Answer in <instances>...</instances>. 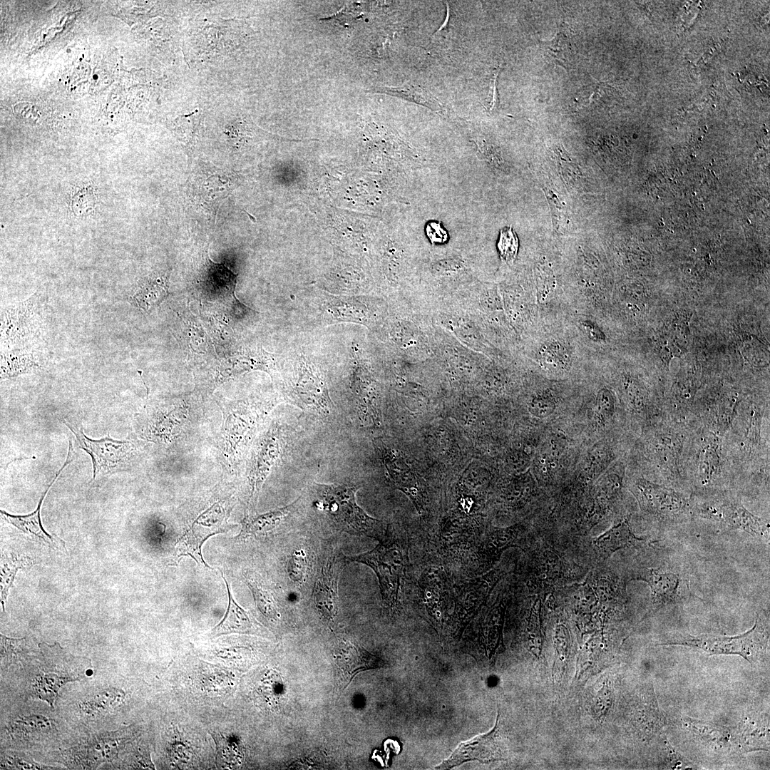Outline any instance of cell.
<instances>
[{
    "instance_id": "35",
    "label": "cell",
    "mask_w": 770,
    "mask_h": 770,
    "mask_svg": "<svg viewBox=\"0 0 770 770\" xmlns=\"http://www.w3.org/2000/svg\"><path fill=\"white\" fill-rule=\"evenodd\" d=\"M544 54L554 63L567 68L571 63L574 51L571 39L563 31H558L554 37L540 41Z\"/></svg>"
},
{
    "instance_id": "34",
    "label": "cell",
    "mask_w": 770,
    "mask_h": 770,
    "mask_svg": "<svg viewBox=\"0 0 770 770\" xmlns=\"http://www.w3.org/2000/svg\"><path fill=\"white\" fill-rule=\"evenodd\" d=\"M1 560V603L3 611L4 612L5 602L9 595V590L13 585L18 570L29 568L36 562L29 556L16 555L14 553H11L9 555H2Z\"/></svg>"
},
{
    "instance_id": "39",
    "label": "cell",
    "mask_w": 770,
    "mask_h": 770,
    "mask_svg": "<svg viewBox=\"0 0 770 770\" xmlns=\"http://www.w3.org/2000/svg\"><path fill=\"white\" fill-rule=\"evenodd\" d=\"M1 669L20 662L26 655V638H11L1 634Z\"/></svg>"
},
{
    "instance_id": "29",
    "label": "cell",
    "mask_w": 770,
    "mask_h": 770,
    "mask_svg": "<svg viewBox=\"0 0 770 770\" xmlns=\"http://www.w3.org/2000/svg\"><path fill=\"white\" fill-rule=\"evenodd\" d=\"M8 734L19 740H31L44 737L56 731L55 721L42 714L20 715L7 727Z\"/></svg>"
},
{
    "instance_id": "48",
    "label": "cell",
    "mask_w": 770,
    "mask_h": 770,
    "mask_svg": "<svg viewBox=\"0 0 770 770\" xmlns=\"http://www.w3.org/2000/svg\"><path fill=\"white\" fill-rule=\"evenodd\" d=\"M607 91V86L604 83H595L590 89L588 96L586 97V100L582 101L581 103V108H591L595 107L600 98L603 96L604 93Z\"/></svg>"
},
{
    "instance_id": "22",
    "label": "cell",
    "mask_w": 770,
    "mask_h": 770,
    "mask_svg": "<svg viewBox=\"0 0 770 770\" xmlns=\"http://www.w3.org/2000/svg\"><path fill=\"white\" fill-rule=\"evenodd\" d=\"M280 453L281 438L279 428L271 427L260 441L255 458L248 513L255 510L262 486L272 467L278 460Z\"/></svg>"
},
{
    "instance_id": "41",
    "label": "cell",
    "mask_w": 770,
    "mask_h": 770,
    "mask_svg": "<svg viewBox=\"0 0 770 770\" xmlns=\"http://www.w3.org/2000/svg\"><path fill=\"white\" fill-rule=\"evenodd\" d=\"M211 735L216 744L217 763L222 767H232L238 764L241 759L240 749L235 743L225 739L222 734L212 732Z\"/></svg>"
},
{
    "instance_id": "12",
    "label": "cell",
    "mask_w": 770,
    "mask_h": 770,
    "mask_svg": "<svg viewBox=\"0 0 770 770\" xmlns=\"http://www.w3.org/2000/svg\"><path fill=\"white\" fill-rule=\"evenodd\" d=\"M125 730L93 734L78 744L65 749L61 758L73 769H93L112 761L129 739Z\"/></svg>"
},
{
    "instance_id": "20",
    "label": "cell",
    "mask_w": 770,
    "mask_h": 770,
    "mask_svg": "<svg viewBox=\"0 0 770 770\" xmlns=\"http://www.w3.org/2000/svg\"><path fill=\"white\" fill-rule=\"evenodd\" d=\"M346 563L344 556L333 557L322 566L312 590L314 605L327 620H333L338 612V580L342 563Z\"/></svg>"
},
{
    "instance_id": "11",
    "label": "cell",
    "mask_w": 770,
    "mask_h": 770,
    "mask_svg": "<svg viewBox=\"0 0 770 770\" xmlns=\"http://www.w3.org/2000/svg\"><path fill=\"white\" fill-rule=\"evenodd\" d=\"M43 323L40 294L6 307L1 316V349H38Z\"/></svg>"
},
{
    "instance_id": "42",
    "label": "cell",
    "mask_w": 770,
    "mask_h": 770,
    "mask_svg": "<svg viewBox=\"0 0 770 770\" xmlns=\"http://www.w3.org/2000/svg\"><path fill=\"white\" fill-rule=\"evenodd\" d=\"M308 568V555L302 548L294 550L287 562V574L289 579L297 585L305 581Z\"/></svg>"
},
{
    "instance_id": "25",
    "label": "cell",
    "mask_w": 770,
    "mask_h": 770,
    "mask_svg": "<svg viewBox=\"0 0 770 770\" xmlns=\"http://www.w3.org/2000/svg\"><path fill=\"white\" fill-rule=\"evenodd\" d=\"M334 658L337 666L349 681L361 670L381 667V662L376 656L344 640L339 642Z\"/></svg>"
},
{
    "instance_id": "46",
    "label": "cell",
    "mask_w": 770,
    "mask_h": 770,
    "mask_svg": "<svg viewBox=\"0 0 770 770\" xmlns=\"http://www.w3.org/2000/svg\"><path fill=\"white\" fill-rule=\"evenodd\" d=\"M663 761L664 766L668 769H698L699 767L692 761L679 754L668 743L664 745Z\"/></svg>"
},
{
    "instance_id": "24",
    "label": "cell",
    "mask_w": 770,
    "mask_h": 770,
    "mask_svg": "<svg viewBox=\"0 0 770 770\" xmlns=\"http://www.w3.org/2000/svg\"><path fill=\"white\" fill-rule=\"evenodd\" d=\"M645 538L635 535L629 517L622 518L593 540L597 553L604 560L609 558L618 550L639 548L645 545Z\"/></svg>"
},
{
    "instance_id": "19",
    "label": "cell",
    "mask_w": 770,
    "mask_h": 770,
    "mask_svg": "<svg viewBox=\"0 0 770 770\" xmlns=\"http://www.w3.org/2000/svg\"><path fill=\"white\" fill-rule=\"evenodd\" d=\"M499 714L493 729L486 734L476 736L472 740L461 743L451 756L436 766V769H449L469 761L482 763L503 759V755L498 740Z\"/></svg>"
},
{
    "instance_id": "2",
    "label": "cell",
    "mask_w": 770,
    "mask_h": 770,
    "mask_svg": "<svg viewBox=\"0 0 770 770\" xmlns=\"http://www.w3.org/2000/svg\"><path fill=\"white\" fill-rule=\"evenodd\" d=\"M642 431L639 449L643 469L640 474L687 493L684 462L691 432L689 421L665 416Z\"/></svg>"
},
{
    "instance_id": "50",
    "label": "cell",
    "mask_w": 770,
    "mask_h": 770,
    "mask_svg": "<svg viewBox=\"0 0 770 770\" xmlns=\"http://www.w3.org/2000/svg\"><path fill=\"white\" fill-rule=\"evenodd\" d=\"M499 72H500V71L498 70L497 72L494 74V76H493V78L491 79V90H492V98H491V102L490 103V108H489L490 112L496 111L498 110V107H499L500 101H499L498 87H497V83H498V78Z\"/></svg>"
},
{
    "instance_id": "30",
    "label": "cell",
    "mask_w": 770,
    "mask_h": 770,
    "mask_svg": "<svg viewBox=\"0 0 770 770\" xmlns=\"http://www.w3.org/2000/svg\"><path fill=\"white\" fill-rule=\"evenodd\" d=\"M228 593V607L222 620L211 631L212 637L232 633L250 634L253 632L254 625L248 614L234 600L230 587L222 575Z\"/></svg>"
},
{
    "instance_id": "38",
    "label": "cell",
    "mask_w": 770,
    "mask_h": 770,
    "mask_svg": "<svg viewBox=\"0 0 770 770\" xmlns=\"http://www.w3.org/2000/svg\"><path fill=\"white\" fill-rule=\"evenodd\" d=\"M617 413L615 397L609 389L604 387L597 394L595 402V416L596 422L601 426L611 424Z\"/></svg>"
},
{
    "instance_id": "1",
    "label": "cell",
    "mask_w": 770,
    "mask_h": 770,
    "mask_svg": "<svg viewBox=\"0 0 770 770\" xmlns=\"http://www.w3.org/2000/svg\"><path fill=\"white\" fill-rule=\"evenodd\" d=\"M688 421L691 432L684 462L687 493L691 496L736 493V471L727 456L723 438Z\"/></svg>"
},
{
    "instance_id": "21",
    "label": "cell",
    "mask_w": 770,
    "mask_h": 770,
    "mask_svg": "<svg viewBox=\"0 0 770 770\" xmlns=\"http://www.w3.org/2000/svg\"><path fill=\"white\" fill-rule=\"evenodd\" d=\"M73 457L74 449L72 441L69 440L66 460L63 465L56 473L53 480L51 482L46 490L42 494L36 510L34 512L24 515H11L4 510H1L0 513L1 518L6 521L8 523L18 528L19 530L30 535H32L34 538H38L39 540L43 541L46 544L48 545L52 548H56L61 550V548L66 549L65 543L61 538L56 536L55 535H50L49 533H46V531L43 528L41 520V508L44 498L46 496L47 493L49 491V489L56 482L64 468L73 461Z\"/></svg>"
},
{
    "instance_id": "26",
    "label": "cell",
    "mask_w": 770,
    "mask_h": 770,
    "mask_svg": "<svg viewBox=\"0 0 770 770\" xmlns=\"http://www.w3.org/2000/svg\"><path fill=\"white\" fill-rule=\"evenodd\" d=\"M734 735L735 741L744 751H768L769 719L758 714H749L741 721L736 734Z\"/></svg>"
},
{
    "instance_id": "10",
    "label": "cell",
    "mask_w": 770,
    "mask_h": 770,
    "mask_svg": "<svg viewBox=\"0 0 770 770\" xmlns=\"http://www.w3.org/2000/svg\"><path fill=\"white\" fill-rule=\"evenodd\" d=\"M41 657L34 666L29 668L26 679V691L32 697L46 702L53 706L60 689L66 684L82 679L84 671L71 669L66 654L56 643L46 644L48 654L43 643L39 644Z\"/></svg>"
},
{
    "instance_id": "45",
    "label": "cell",
    "mask_w": 770,
    "mask_h": 770,
    "mask_svg": "<svg viewBox=\"0 0 770 770\" xmlns=\"http://www.w3.org/2000/svg\"><path fill=\"white\" fill-rule=\"evenodd\" d=\"M48 766L41 765L27 756L7 752L1 754V769H47Z\"/></svg>"
},
{
    "instance_id": "32",
    "label": "cell",
    "mask_w": 770,
    "mask_h": 770,
    "mask_svg": "<svg viewBox=\"0 0 770 770\" xmlns=\"http://www.w3.org/2000/svg\"><path fill=\"white\" fill-rule=\"evenodd\" d=\"M369 91L394 96L441 113L446 112V108L438 99L428 89L418 84L411 83L399 86H376Z\"/></svg>"
},
{
    "instance_id": "49",
    "label": "cell",
    "mask_w": 770,
    "mask_h": 770,
    "mask_svg": "<svg viewBox=\"0 0 770 770\" xmlns=\"http://www.w3.org/2000/svg\"><path fill=\"white\" fill-rule=\"evenodd\" d=\"M582 325L588 337L595 342H601L605 339V334L596 325L590 322H583Z\"/></svg>"
},
{
    "instance_id": "8",
    "label": "cell",
    "mask_w": 770,
    "mask_h": 770,
    "mask_svg": "<svg viewBox=\"0 0 770 770\" xmlns=\"http://www.w3.org/2000/svg\"><path fill=\"white\" fill-rule=\"evenodd\" d=\"M371 550L355 555L344 556L346 563H356L370 568L378 579L384 602L390 607L397 605L409 561L407 544L389 531Z\"/></svg>"
},
{
    "instance_id": "4",
    "label": "cell",
    "mask_w": 770,
    "mask_h": 770,
    "mask_svg": "<svg viewBox=\"0 0 770 770\" xmlns=\"http://www.w3.org/2000/svg\"><path fill=\"white\" fill-rule=\"evenodd\" d=\"M650 563H637L630 570V580L646 582L650 588V612L687 601L692 593L689 571L679 558L669 552H654Z\"/></svg>"
},
{
    "instance_id": "44",
    "label": "cell",
    "mask_w": 770,
    "mask_h": 770,
    "mask_svg": "<svg viewBox=\"0 0 770 770\" xmlns=\"http://www.w3.org/2000/svg\"><path fill=\"white\" fill-rule=\"evenodd\" d=\"M556 402L555 398L550 392H542L536 394L528 404L529 412L538 419H545L550 416L555 409Z\"/></svg>"
},
{
    "instance_id": "3",
    "label": "cell",
    "mask_w": 770,
    "mask_h": 770,
    "mask_svg": "<svg viewBox=\"0 0 770 770\" xmlns=\"http://www.w3.org/2000/svg\"><path fill=\"white\" fill-rule=\"evenodd\" d=\"M769 403L743 399L724 445L736 475H744L770 464Z\"/></svg>"
},
{
    "instance_id": "40",
    "label": "cell",
    "mask_w": 770,
    "mask_h": 770,
    "mask_svg": "<svg viewBox=\"0 0 770 770\" xmlns=\"http://www.w3.org/2000/svg\"><path fill=\"white\" fill-rule=\"evenodd\" d=\"M540 359L545 367L553 371L565 369L569 362L567 350L556 342L548 343L542 346Z\"/></svg>"
},
{
    "instance_id": "36",
    "label": "cell",
    "mask_w": 770,
    "mask_h": 770,
    "mask_svg": "<svg viewBox=\"0 0 770 770\" xmlns=\"http://www.w3.org/2000/svg\"><path fill=\"white\" fill-rule=\"evenodd\" d=\"M292 504L260 515L247 521L240 533L242 536L261 535L275 528L289 514Z\"/></svg>"
},
{
    "instance_id": "43",
    "label": "cell",
    "mask_w": 770,
    "mask_h": 770,
    "mask_svg": "<svg viewBox=\"0 0 770 770\" xmlns=\"http://www.w3.org/2000/svg\"><path fill=\"white\" fill-rule=\"evenodd\" d=\"M497 247L503 260L507 262L514 261L518 250V240L511 227H505L500 230Z\"/></svg>"
},
{
    "instance_id": "23",
    "label": "cell",
    "mask_w": 770,
    "mask_h": 770,
    "mask_svg": "<svg viewBox=\"0 0 770 770\" xmlns=\"http://www.w3.org/2000/svg\"><path fill=\"white\" fill-rule=\"evenodd\" d=\"M295 392L303 406L324 416L330 414L333 404L327 387L314 366L301 364Z\"/></svg>"
},
{
    "instance_id": "9",
    "label": "cell",
    "mask_w": 770,
    "mask_h": 770,
    "mask_svg": "<svg viewBox=\"0 0 770 770\" xmlns=\"http://www.w3.org/2000/svg\"><path fill=\"white\" fill-rule=\"evenodd\" d=\"M692 518L709 521L728 529L745 532L769 542V521L750 512L736 493L691 496Z\"/></svg>"
},
{
    "instance_id": "28",
    "label": "cell",
    "mask_w": 770,
    "mask_h": 770,
    "mask_svg": "<svg viewBox=\"0 0 770 770\" xmlns=\"http://www.w3.org/2000/svg\"><path fill=\"white\" fill-rule=\"evenodd\" d=\"M38 349H1V378L9 379L41 368Z\"/></svg>"
},
{
    "instance_id": "27",
    "label": "cell",
    "mask_w": 770,
    "mask_h": 770,
    "mask_svg": "<svg viewBox=\"0 0 770 770\" xmlns=\"http://www.w3.org/2000/svg\"><path fill=\"white\" fill-rule=\"evenodd\" d=\"M682 721L684 729L694 739L711 747L722 749L735 741L734 735L727 727L687 716L682 717Z\"/></svg>"
},
{
    "instance_id": "18",
    "label": "cell",
    "mask_w": 770,
    "mask_h": 770,
    "mask_svg": "<svg viewBox=\"0 0 770 770\" xmlns=\"http://www.w3.org/2000/svg\"><path fill=\"white\" fill-rule=\"evenodd\" d=\"M518 530L516 527L494 528L485 532L471 559L473 563V577L492 569L505 550L518 547Z\"/></svg>"
},
{
    "instance_id": "33",
    "label": "cell",
    "mask_w": 770,
    "mask_h": 770,
    "mask_svg": "<svg viewBox=\"0 0 770 770\" xmlns=\"http://www.w3.org/2000/svg\"><path fill=\"white\" fill-rule=\"evenodd\" d=\"M168 288L164 278H150L136 288L129 300L140 310L148 312L168 295Z\"/></svg>"
},
{
    "instance_id": "5",
    "label": "cell",
    "mask_w": 770,
    "mask_h": 770,
    "mask_svg": "<svg viewBox=\"0 0 770 770\" xmlns=\"http://www.w3.org/2000/svg\"><path fill=\"white\" fill-rule=\"evenodd\" d=\"M769 645V617L765 611L757 613L753 627L734 636L671 633L657 645H681L697 648L709 654H736L749 663L755 662L767 652Z\"/></svg>"
},
{
    "instance_id": "31",
    "label": "cell",
    "mask_w": 770,
    "mask_h": 770,
    "mask_svg": "<svg viewBox=\"0 0 770 770\" xmlns=\"http://www.w3.org/2000/svg\"><path fill=\"white\" fill-rule=\"evenodd\" d=\"M125 692L117 687H110L84 697L78 705L79 712L87 717H97L122 705Z\"/></svg>"
},
{
    "instance_id": "37",
    "label": "cell",
    "mask_w": 770,
    "mask_h": 770,
    "mask_svg": "<svg viewBox=\"0 0 770 770\" xmlns=\"http://www.w3.org/2000/svg\"><path fill=\"white\" fill-rule=\"evenodd\" d=\"M245 580L250 588L257 607L266 617L275 620L279 617L277 607L272 593L258 580L245 575Z\"/></svg>"
},
{
    "instance_id": "51",
    "label": "cell",
    "mask_w": 770,
    "mask_h": 770,
    "mask_svg": "<svg viewBox=\"0 0 770 770\" xmlns=\"http://www.w3.org/2000/svg\"><path fill=\"white\" fill-rule=\"evenodd\" d=\"M427 229H429V230L435 232L434 233H428L427 234L428 235L429 238L433 242H444L446 240V231L444 230L441 231L443 228L439 224L431 223V224H430L428 225Z\"/></svg>"
},
{
    "instance_id": "47",
    "label": "cell",
    "mask_w": 770,
    "mask_h": 770,
    "mask_svg": "<svg viewBox=\"0 0 770 770\" xmlns=\"http://www.w3.org/2000/svg\"><path fill=\"white\" fill-rule=\"evenodd\" d=\"M360 15V10L358 4H346L342 9L335 14L334 16L324 19L334 22H339L341 24H344L348 25L349 23L354 21Z\"/></svg>"
},
{
    "instance_id": "7",
    "label": "cell",
    "mask_w": 770,
    "mask_h": 770,
    "mask_svg": "<svg viewBox=\"0 0 770 770\" xmlns=\"http://www.w3.org/2000/svg\"><path fill=\"white\" fill-rule=\"evenodd\" d=\"M625 487L635 498L641 513L659 526H674L692 518L690 494L672 486L633 475Z\"/></svg>"
},
{
    "instance_id": "15",
    "label": "cell",
    "mask_w": 770,
    "mask_h": 770,
    "mask_svg": "<svg viewBox=\"0 0 770 770\" xmlns=\"http://www.w3.org/2000/svg\"><path fill=\"white\" fill-rule=\"evenodd\" d=\"M227 515V508L222 503L212 505L200 514L178 542V555L190 556L198 564L209 567L202 558V545L209 537L229 529L226 525Z\"/></svg>"
},
{
    "instance_id": "14",
    "label": "cell",
    "mask_w": 770,
    "mask_h": 770,
    "mask_svg": "<svg viewBox=\"0 0 770 770\" xmlns=\"http://www.w3.org/2000/svg\"><path fill=\"white\" fill-rule=\"evenodd\" d=\"M505 575L500 567L455 582L452 600L458 624L462 627L483 605L497 583Z\"/></svg>"
},
{
    "instance_id": "17",
    "label": "cell",
    "mask_w": 770,
    "mask_h": 770,
    "mask_svg": "<svg viewBox=\"0 0 770 770\" xmlns=\"http://www.w3.org/2000/svg\"><path fill=\"white\" fill-rule=\"evenodd\" d=\"M386 474L393 488L404 493L411 501L418 513L424 512L425 496L421 484L400 452L381 442L379 447Z\"/></svg>"
},
{
    "instance_id": "6",
    "label": "cell",
    "mask_w": 770,
    "mask_h": 770,
    "mask_svg": "<svg viewBox=\"0 0 770 770\" xmlns=\"http://www.w3.org/2000/svg\"><path fill=\"white\" fill-rule=\"evenodd\" d=\"M314 506L324 513L335 526L349 533L377 540L386 533L380 520L369 515L356 503L358 488L346 484H318Z\"/></svg>"
},
{
    "instance_id": "16",
    "label": "cell",
    "mask_w": 770,
    "mask_h": 770,
    "mask_svg": "<svg viewBox=\"0 0 770 770\" xmlns=\"http://www.w3.org/2000/svg\"><path fill=\"white\" fill-rule=\"evenodd\" d=\"M453 580L451 572L441 564L426 566L416 582V596L428 615L440 619L441 611L452 599Z\"/></svg>"
},
{
    "instance_id": "13",
    "label": "cell",
    "mask_w": 770,
    "mask_h": 770,
    "mask_svg": "<svg viewBox=\"0 0 770 770\" xmlns=\"http://www.w3.org/2000/svg\"><path fill=\"white\" fill-rule=\"evenodd\" d=\"M63 423L73 433L78 446L91 457L93 480L98 475L123 468L135 450L134 444L128 441L114 440L108 434L101 439H91L85 435L81 425L66 419H63Z\"/></svg>"
}]
</instances>
